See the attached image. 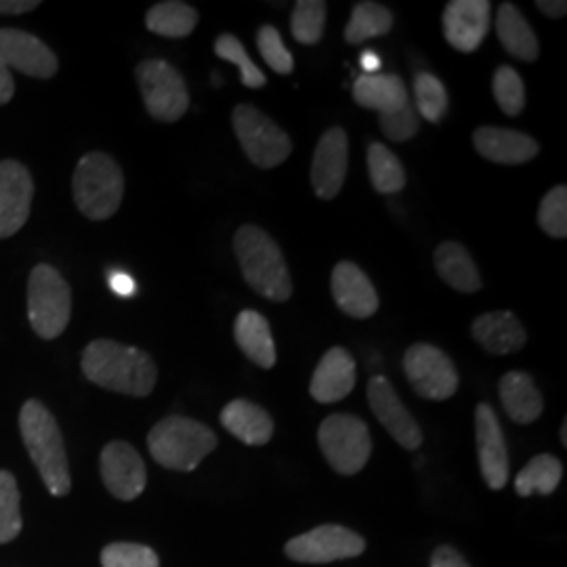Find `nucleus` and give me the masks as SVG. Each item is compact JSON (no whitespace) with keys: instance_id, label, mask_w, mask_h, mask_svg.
Here are the masks:
<instances>
[{"instance_id":"obj_1","label":"nucleus","mask_w":567,"mask_h":567,"mask_svg":"<svg viewBox=\"0 0 567 567\" xmlns=\"http://www.w3.org/2000/svg\"><path fill=\"white\" fill-rule=\"evenodd\" d=\"M82 372L91 383L133 398L150 395L158 379L156 364L145 351L107 339L84 349Z\"/></svg>"},{"instance_id":"obj_2","label":"nucleus","mask_w":567,"mask_h":567,"mask_svg":"<svg viewBox=\"0 0 567 567\" xmlns=\"http://www.w3.org/2000/svg\"><path fill=\"white\" fill-rule=\"evenodd\" d=\"M234 250L240 261L244 280L267 301L284 303L292 295L290 271L280 246L257 225H243L236 231Z\"/></svg>"},{"instance_id":"obj_3","label":"nucleus","mask_w":567,"mask_h":567,"mask_svg":"<svg viewBox=\"0 0 567 567\" xmlns=\"http://www.w3.org/2000/svg\"><path fill=\"white\" fill-rule=\"evenodd\" d=\"M21 437L42 482L53 496H65L72 487L68 456L55 416L37 400L25 402L20 412Z\"/></svg>"},{"instance_id":"obj_4","label":"nucleus","mask_w":567,"mask_h":567,"mask_svg":"<svg viewBox=\"0 0 567 567\" xmlns=\"http://www.w3.org/2000/svg\"><path fill=\"white\" fill-rule=\"evenodd\" d=\"M147 447L158 465L189 473L217 447V435L194 419L166 416L150 431Z\"/></svg>"},{"instance_id":"obj_5","label":"nucleus","mask_w":567,"mask_h":567,"mask_svg":"<svg viewBox=\"0 0 567 567\" xmlns=\"http://www.w3.org/2000/svg\"><path fill=\"white\" fill-rule=\"evenodd\" d=\"M72 187L79 210L91 221L110 219L121 208L124 196L121 166L103 152L82 156L74 171Z\"/></svg>"},{"instance_id":"obj_6","label":"nucleus","mask_w":567,"mask_h":567,"mask_svg":"<svg viewBox=\"0 0 567 567\" xmlns=\"http://www.w3.org/2000/svg\"><path fill=\"white\" fill-rule=\"evenodd\" d=\"M72 313V292L51 265H37L28 282V318L41 339H58L68 328Z\"/></svg>"},{"instance_id":"obj_7","label":"nucleus","mask_w":567,"mask_h":567,"mask_svg":"<svg viewBox=\"0 0 567 567\" xmlns=\"http://www.w3.org/2000/svg\"><path fill=\"white\" fill-rule=\"evenodd\" d=\"M231 124L244 154L259 168H276L292 154V142L286 131L250 103L236 105Z\"/></svg>"},{"instance_id":"obj_8","label":"nucleus","mask_w":567,"mask_h":567,"mask_svg":"<svg viewBox=\"0 0 567 567\" xmlns=\"http://www.w3.org/2000/svg\"><path fill=\"white\" fill-rule=\"evenodd\" d=\"M318 442L328 465L341 475L360 473L372 452L368 425L353 414H332L324 419Z\"/></svg>"},{"instance_id":"obj_9","label":"nucleus","mask_w":567,"mask_h":567,"mask_svg":"<svg viewBox=\"0 0 567 567\" xmlns=\"http://www.w3.org/2000/svg\"><path fill=\"white\" fill-rule=\"evenodd\" d=\"M135 76L142 89L143 103L152 118L177 122L189 107V93L182 74L163 60H145Z\"/></svg>"},{"instance_id":"obj_10","label":"nucleus","mask_w":567,"mask_h":567,"mask_svg":"<svg viewBox=\"0 0 567 567\" xmlns=\"http://www.w3.org/2000/svg\"><path fill=\"white\" fill-rule=\"evenodd\" d=\"M404 372L408 383L425 400L444 402L458 391L456 368L446 353L433 344H412L405 351Z\"/></svg>"},{"instance_id":"obj_11","label":"nucleus","mask_w":567,"mask_h":567,"mask_svg":"<svg viewBox=\"0 0 567 567\" xmlns=\"http://www.w3.org/2000/svg\"><path fill=\"white\" fill-rule=\"evenodd\" d=\"M365 543L362 536L343 526L313 527L301 536L286 543L284 553L288 559L297 564H332L341 559L360 557L364 553Z\"/></svg>"},{"instance_id":"obj_12","label":"nucleus","mask_w":567,"mask_h":567,"mask_svg":"<svg viewBox=\"0 0 567 567\" xmlns=\"http://www.w3.org/2000/svg\"><path fill=\"white\" fill-rule=\"evenodd\" d=\"M368 402L379 419V423L385 426L389 435L405 447L416 450L423 444V431L414 416L408 412L404 402L400 400L398 391L386 381L385 377L377 374L368 381Z\"/></svg>"},{"instance_id":"obj_13","label":"nucleus","mask_w":567,"mask_h":567,"mask_svg":"<svg viewBox=\"0 0 567 567\" xmlns=\"http://www.w3.org/2000/svg\"><path fill=\"white\" fill-rule=\"evenodd\" d=\"M475 442L484 482L489 489H503L508 482L507 442L494 408L486 402L475 410Z\"/></svg>"},{"instance_id":"obj_14","label":"nucleus","mask_w":567,"mask_h":567,"mask_svg":"<svg viewBox=\"0 0 567 567\" xmlns=\"http://www.w3.org/2000/svg\"><path fill=\"white\" fill-rule=\"evenodd\" d=\"M349 168V140L341 126L328 128L313 152L311 185L320 200H332L341 194Z\"/></svg>"},{"instance_id":"obj_15","label":"nucleus","mask_w":567,"mask_h":567,"mask_svg":"<svg viewBox=\"0 0 567 567\" xmlns=\"http://www.w3.org/2000/svg\"><path fill=\"white\" fill-rule=\"evenodd\" d=\"M102 480L112 496L118 501H135L147 484V471L140 452L126 442H112L103 447Z\"/></svg>"},{"instance_id":"obj_16","label":"nucleus","mask_w":567,"mask_h":567,"mask_svg":"<svg viewBox=\"0 0 567 567\" xmlns=\"http://www.w3.org/2000/svg\"><path fill=\"white\" fill-rule=\"evenodd\" d=\"M34 182L23 164L0 163V238H11L30 217Z\"/></svg>"},{"instance_id":"obj_17","label":"nucleus","mask_w":567,"mask_h":567,"mask_svg":"<svg viewBox=\"0 0 567 567\" xmlns=\"http://www.w3.org/2000/svg\"><path fill=\"white\" fill-rule=\"evenodd\" d=\"M0 61L34 79H51L60 68L55 53L41 39L11 28L0 30Z\"/></svg>"},{"instance_id":"obj_18","label":"nucleus","mask_w":567,"mask_h":567,"mask_svg":"<svg viewBox=\"0 0 567 567\" xmlns=\"http://www.w3.org/2000/svg\"><path fill=\"white\" fill-rule=\"evenodd\" d=\"M489 9L487 0L447 2L442 18L447 44L461 53L477 51L489 30Z\"/></svg>"},{"instance_id":"obj_19","label":"nucleus","mask_w":567,"mask_h":567,"mask_svg":"<svg viewBox=\"0 0 567 567\" xmlns=\"http://www.w3.org/2000/svg\"><path fill=\"white\" fill-rule=\"evenodd\" d=\"M330 288L337 307L355 320H368L379 311V295L364 269L351 261H341L334 267Z\"/></svg>"},{"instance_id":"obj_20","label":"nucleus","mask_w":567,"mask_h":567,"mask_svg":"<svg viewBox=\"0 0 567 567\" xmlns=\"http://www.w3.org/2000/svg\"><path fill=\"white\" fill-rule=\"evenodd\" d=\"M355 386V360L343 347H332L313 372L309 393L320 404H334Z\"/></svg>"},{"instance_id":"obj_21","label":"nucleus","mask_w":567,"mask_h":567,"mask_svg":"<svg viewBox=\"0 0 567 567\" xmlns=\"http://www.w3.org/2000/svg\"><path fill=\"white\" fill-rule=\"evenodd\" d=\"M473 145L480 156L496 164H526L538 156L540 145L526 133L501 128V126H480L473 133Z\"/></svg>"},{"instance_id":"obj_22","label":"nucleus","mask_w":567,"mask_h":567,"mask_svg":"<svg viewBox=\"0 0 567 567\" xmlns=\"http://www.w3.org/2000/svg\"><path fill=\"white\" fill-rule=\"evenodd\" d=\"M473 339L492 355H508L519 351L527 341L526 328L511 311H489L471 326Z\"/></svg>"},{"instance_id":"obj_23","label":"nucleus","mask_w":567,"mask_h":567,"mask_svg":"<svg viewBox=\"0 0 567 567\" xmlns=\"http://www.w3.org/2000/svg\"><path fill=\"white\" fill-rule=\"evenodd\" d=\"M501 402L508 419L517 425H529L543 416L545 400L538 386L534 385L532 377L519 370H511L498 385Z\"/></svg>"},{"instance_id":"obj_24","label":"nucleus","mask_w":567,"mask_h":567,"mask_svg":"<svg viewBox=\"0 0 567 567\" xmlns=\"http://www.w3.org/2000/svg\"><path fill=\"white\" fill-rule=\"evenodd\" d=\"M221 425L246 446H265L274 437V419L261 405L234 400L221 410Z\"/></svg>"},{"instance_id":"obj_25","label":"nucleus","mask_w":567,"mask_h":567,"mask_svg":"<svg viewBox=\"0 0 567 567\" xmlns=\"http://www.w3.org/2000/svg\"><path fill=\"white\" fill-rule=\"evenodd\" d=\"M234 337H236L238 347L243 349L244 355L252 364L269 370L278 362L271 328H269L267 318L259 311H252V309L240 311L236 318V324H234Z\"/></svg>"},{"instance_id":"obj_26","label":"nucleus","mask_w":567,"mask_h":567,"mask_svg":"<svg viewBox=\"0 0 567 567\" xmlns=\"http://www.w3.org/2000/svg\"><path fill=\"white\" fill-rule=\"evenodd\" d=\"M353 102L379 114H391L410 103L404 81L395 74H364L353 84Z\"/></svg>"},{"instance_id":"obj_27","label":"nucleus","mask_w":567,"mask_h":567,"mask_svg":"<svg viewBox=\"0 0 567 567\" xmlns=\"http://www.w3.org/2000/svg\"><path fill=\"white\" fill-rule=\"evenodd\" d=\"M433 261H435V269H437L440 278L447 286H452L454 290L465 292V295H473V292L482 290L484 282H482L480 269L463 244H440Z\"/></svg>"},{"instance_id":"obj_28","label":"nucleus","mask_w":567,"mask_h":567,"mask_svg":"<svg viewBox=\"0 0 567 567\" xmlns=\"http://www.w3.org/2000/svg\"><path fill=\"white\" fill-rule=\"evenodd\" d=\"M496 34L503 42L505 51L515 60L527 61V63L538 60V53H540L538 39L515 4L511 2L501 4L496 16Z\"/></svg>"},{"instance_id":"obj_29","label":"nucleus","mask_w":567,"mask_h":567,"mask_svg":"<svg viewBox=\"0 0 567 567\" xmlns=\"http://www.w3.org/2000/svg\"><path fill=\"white\" fill-rule=\"evenodd\" d=\"M198 11L179 0H166L154 4L147 16L145 25L152 34H158L164 39H185L189 37L198 25Z\"/></svg>"},{"instance_id":"obj_30","label":"nucleus","mask_w":567,"mask_h":567,"mask_svg":"<svg viewBox=\"0 0 567 567\" xmlns=\"http://www.w3.org/2000/svg\"><path fill=\"white\" fill-rule=\"evenodd\" d=\"M393 28V13L381 2L364 0L358 2L351 11V20L344 28V41L349 44H360L368 39L385 37Z\"/></svg>"},{"instance_id":"obj_31","label":"nucleus","mask_w":567,"mask_h":567,"mask_svg":"<svg viewBox=\"0 0 567 567\" xmlns=\"http://www.w3.org/2000/svg\"><path fill=\"white\" fill-rule=\"evenodd\" d=\"M564 477V465L559 458L550 454H538L527 463L517 480H515V492L519 496H532V494H553Z\"/></svg>"},{"instance_id":"obj_32","label":"nucleus","mask_w":567,"mask_h":567,"mask_svg":"<svg viewBox=\"0 0 567 567\" xmlns=\"http://www.w3.org/2000/svg\"><path fill=\"white\" fill-rule=\"evenodd\" d=\"M368 173H370L372 187L379 194H395V192L404 189V166L383 143H370V147H368Z\"/></svg>"},{"instance_id":"obj_33","label":"nucleus","mask_w":567,"mask_h":567,"mask_svg":"<svg viewBox=\"0 0 567 567\" xmlns=\"http://www.w3.org/2000/svg\"><path fill=\"white\" fill-rule=\"evenodd\" d=\"M328 7L322 0H299L290 18V32L301 44H318L324 37Z\"/></svg>"},{"instance_id":"obj_34","label":"nucleus","mask_w":567,"mask_h":567,"mask_svg":"<svg viewBox=\"0 0 567 567\" xmlns=\"http://www.w3.org/2000/svg\"><path fill=\"white\" fill-rule=\"evenodd\" d=\"M414 100L416 114L425 121L442 122L447 112V91L444 82L429 72H419L414 76Z\"/></svg>"},{"instance_id":"obj_35","label":"nucleus","mask_w":567,"mask_h":567,"mask_svg":"<svg viewBox=\"0 0 567 567\" xmlns=\"http://www.w3.org/2000/svg\"><path fill=\"white\" fill-rule=\"evenodd\" d=\"M492 93L507 116H519L526 107V86L519 72L511 65H501L494 72Z\"/></svg>"},{"instance_id":"obj_36","label":"nucleus","mask_w":567,"mask_h":567,"mask_svg":"<svg viewBox=\"0 0 567 567\" xmlns=\"http://www.w3.org/2000/svg\"><path fill=\"white\" fill-rule=\"evenodd\" d=\"M21 532L20 489L9 471H0V545L11 543Z\"/></svg>"},{"instance_id":"obj_37","label":"nucleus","mask_w":567,"mask_h":567,"mask_svg":"<svg viewBox=\"0 0 567 567\" xmlns=\"http://www.w3.org/2000/svg\"><path fill=\"white\" fill-rule=\"evenodd\" d=\"M215 53L221 60L238 65L240 81H243L244 86H248V89H261V86H265L267 79H265L264 72L259 70V65L255 61L250 60V55L246 53L243 42L238 41L234 34L217 37Z\"/></svg>"},{"instance_id":"obj_38","label":"nucleus","mask_w":567,"mask_h":567,"mask_svg":"<svg viewBox=\"0 0 567 567\" xmlns=\"http://www.w3.org/2000/svg\"><path fill=\"white\" fill-rule=\"evenodd\" d=\"M538 225L550 238L564 240L567 236V187L557 185L543 198L538 208Z\"/></svg>"},{"instance_id":"obj_39","label":"nucleus","mask_w":567,"mask_h":567,"mask_svg":"<svg viewBox=\"0 0 567 567\" xmlns=\"http://www.w3.org/2000/svg\"><path fill=\"white\" fill-rule=\"evenodd\" d=\"M103 567H161L158 555L145 545L114 543L102 550Z\"/></svg>"},{"instance_id":"obj_40","label":"nucleus","mask_w":567,"mask_h":567,"mask_svg":"<svg viewBox=\"0 0 567 567\" xmlns=\"http://www.w3.org/2000/svg\"><path fill=\"white\" fill-rule=\"evenodd\" d=\"M257 47L261 51V58H264L265 63L274 72H278L282 76H290L295 72V58L286 49L280 32L274 25H264L257 32Z\"/></svg>"},{"instance_id":"obj_41","label":"nucleus","mask_w":567,"mask_h":567,"mask_svg":"<svg viewBox=\"0 0 567 567\" xmlns=\"http://www.w3.org/2000/svg\"><path fill=\"white\" fill-rule=\"evenodd\" d=\"M379 122H381L383 135L393 143L410 142L412 137H416V133L421 128V121H419V114H416L412 102L398 112L379 114Z\"/></svg>"},{"instance_id":"obj_42","label":"nucleus","mask_w":567,"mask_h":567,"mask_svg":"<svg viewBox=\"0 0 567 567\" xmlns=\"http://www.w3.org/2000/svg\"><path fill=\"white\" fill-rule=\"evenodd\" d=\"M431 567H468V564L456 548L440 547L431 555Z\"/></svg>"},{"instance_id":"obj_43","label":"nucleus","mask_w":567,"mask_h":567,"mask_svg":"<svg viewBox=\"0 0 567 567\" xmlns=\"http://www.w3.org/2000/svg\"><path fill=\"white\" fill-rule=\"evenodd\" d=\"M41 7L39 0H0V16H21Z\"/></svg>"},{"instance_id":"obj_44","label":"nucleus","mask_w":567,"mask_h":567,"mask_svg":"<svg viewBox=\"0 0 567 567\" xmlns=\"http://www.w3.org/2000/svg\"><path fill=\"white\" fill-rule=\"evenodd\" d=\"M110 288L118 295V297H131L137 290V284L133 282L131 276L121 274V271H110Z\"/></svg>"},{"instance_id":"obj_45","label":"nucleus","mask_w":567,"mask_h":567,"mask_svg":"<svg viewBox=\"0 0 567 567\" xmlns=\"http://www.w3.org/2000/svg\"><path fill=\"white\" fill-rule=\"evenodd\" d=\"M13 93H16V84H13L11 70L0 61V105L11 102Z\"/></svg>"},{"instance_id":"obj_46","label":"nucleus","mask_w":567,"mask_h":567,"mask_svg":"<svg viewBox=\"0 0 567 567\" xmlns=\"http://www.w3.org/2000/svg\"><path fill=\"white\" fill-rule=\"evenodd\" d=\"M536 9H540L545 16L553 18V20H559L567 13V2L566 0H538Z\"/></svg>"},{"instance_id":"obj_47","label":"nucleus","mask_w":567,"mask_h":567,"mask_svg":"<svg viewBox=\"0 0 567 567\" xmlns=\"http://www.w3.org/2000/svg\"><path fill=\"white\" fill-rule=\"evenodd\" d=\"M362 68L365 70V74H374V70L381 68V60L374 51H365L362 55Z\"/></svg>"},{"instance_id":"obj_48","label":"nucleus","mask_w":567,"mask_h":567,"mask_svg":"<svg viewBox=\"0 0 567 567\" xmlns=\"http://www.w3.org/2000/svg\"><path fill=\"white\" fill-rule=\"evenodd\" d=\"M561 444L567 446V421H564V425H561Z\"/></svg>"}]
</instances>
